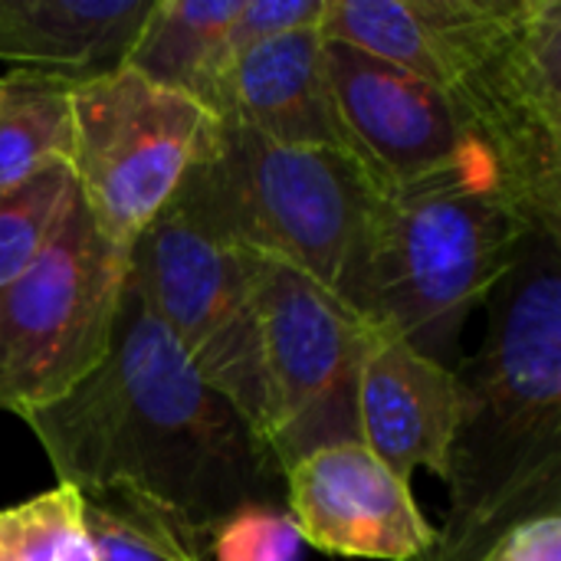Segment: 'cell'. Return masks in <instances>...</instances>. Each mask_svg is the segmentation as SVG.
<instances>
[{"label": "cell", "mask_w": 561, "mask_h": 561, "mask_svg": "<svg viewBox=\"0 0 561 561\" xmlns=\"http://www.w3.org/2000/svg\"><path fill=\"white\" fill-rule=\"evenodd\" d=\"M457 414V368L417 352L404 339L368 329L355 394L362 447L408 483L417 470L444 480Z\"/></svg>", "instance_id": "obj_12"}, {"label": "cell", "mask_w": 561, "mask_h": 561, "mask_svg": "<svg viewBox=\"0 0 561 561\" xmlns=\"http://www.w3.org/2000/svg\"><path fill=\"white\" fill-rule=\"evenodd\" d=\"M240 7L243 0H151L125 66L201 102L217 76L224 36Z\"/></svg>", "instance_id": "obj_16"}, {"label": "cell", "mask_w": 561, "mask_h": 561, "mask_svg": "<svg viewBox=\"0 0 561 561\" xmlns=\"http://www.w3.org/2000/svg\"><path fill=\"white\" fill-rule=\"evenodd\" d=\"M253 260L263 444L286 473L319 447L358 440L355 394L368 325L293 266L260 253Z\"/></svg>", "instance_id": "obj_9"}, {"label": "cell", "mask_w": 561, "mask_h": 561, "mask_svg": "<svg viewBox=\"0 0 561 561\" xmlns=\"http://www.w3.org/2000/svg\"><path fill=\"white\" fill-rule=\"evenodd\" d=\"M128 279L181 352L263 440L256 260L184 191L128 253Z\"/></svg>", "instance_id": "obj_5"}, {"label": "cell", "mask_w": 561, "mask_h": 561, "mask_svg": "<svg viewBox=\"0 0 561 561\" xmlns=\"http://www.w3.org/2000/svg\"><path fill=\"white\" fill-rule=\"evenodd\" d=\"M322 62L345 154L381 201L447 187L503 194L490 151L440 85L335 39L322 43Z\"/></svg>", "instance_id": "obj_10"}, {"label": "cell", "mask_w": 561, "mask_h": 561, "mask_svg": "<svg viewBox=\"0 0 561 561\" xmlns=\"http://www.w3.org/2000/svg\"><path fill=\"white\" fill-rule=\"evenodd\" d=\"M529 220L486 187L381 201L362 270L358 319L444 362L467 316L510 276Z\"/></svg>", "instance_id": "obj_4"}, {"label": "cell", "mask_w": 561, "mask_h": 561, "mask_svg": "<svg viewBox=\"0 0 561 561\" xmlns=\"http://www.w3.org/2000/svg\"><path fill=\"white\" fill-rule=\"evenodd\" d=\"M283 500L299 539L325 556L434 559L437 529L424 519L411 483L358 440L319 447L286 467Z\"/></svg>", "instance_id": "obj_11"}, {"label": "cell", "mask_w": 561, "mask_h": 561, "mask_svg": "<svg viewBox=\"0 0 561 561\" xmlns=\"http://www.w3.org/2000/svg\"><path fill=\"white\" fill-rule=\"evenodd\" d=\"M0 561H92L82 523V493L53 490L0 510Z\"/></svg>", "instance_id": "obj_19"}, {"label": "cell", "mask_w": 561, "mask_h": 561, "mask_svg": "<svg viewBox=\"0 0 561 561\" xmlns=\"http://www.w3.org/2000/svg\"><path fill=\"white\" fill-rule=\"evenodd\" d=\"M322 10H325V0H243L240 13L233 16L230 30L224 36L217 72L243 49H253V46H260L273 36H283L289 30H299V26H319Z\"/></svg>", "instance_id": "obj_22"}, {"label": "cell", "mask_w": 561, "mask_h": 561, "mask_svg": "<svg viewBox=\"0 0 561 561\" xmlns=\"http://www.w3.org/2000/svg\"><path fill=\"white\" fill-rule=\"evenodd\" d=\"M0 59L13 62V46H10V13H7V0H0Z\"/></svg>", "instance_id": "obj_24"}, {"label": "cell", "mask_w": 561, "mask_h": 561, "mask_svg": "<svg viewBox=\"0 0 561 561\" xmlns=\"http://www.w3.org/2000/svg\"><path fill=\"white\" fill-rule=\"evenodd\" d=\"M151 0H7L10 66L92 79L125 66Z\"/></svg>", "instance_id": "obj_15"}, {"label": "cell", "mask_w": 561, "mask_h": 561, "mask_svg": "<svg viewBox=\"0 0 561 561\" xmlns=\"http://www.w3.org/2000/svg\"><path fill=\"white\" fill-rule=\"evenodd\" d=\"M513 0H325L319 33L447 89Z\"/></svg>", "instance_id": "obj_14"}, {"label": "cell", "mask_w": 561, "mask_h": 561, "mask_svg": "<svg viewBox=\"0 0 561 561\" xmlns=\"http://www.w3.org/2000/svg\"><path fill=\"white\" fill-rule=\"evenodd\" d=\"M128 279L76 201L49 250L0 289V411L20 421L69 394L105 358Z\"/></svg>", "instance_id": "obj_7"}, {"label": "cell", "mask_w": 561, "mask_h": 561, "mask_svg": "<svg viewBox=\"0 0 561 561\" xmlns=\"http://www.w3.org/2000/svg\"><path fill=\"white\" fill-rule=\"evenodd\" d=\"M486 306L483 345L457 368L431 561H483L513 526L561 513V237L536 233Z\"/></svg>", "instance_id": "obj_2"}, {"label": "cell", "mask_w": 561, "mask_h": 561, "mask_svg": "<svg viewBox=\"0 0 561 561\" xmlns=\"http://www.w3.org/2000/svg\"><path fill=\"white\" fill-rule=\"evenodd\" d=\"M493 158L506 201L561 237V0H513L444 89Z\"/></svg>", "instance_id": "obj_8"}, {"label": "cell", "mask_w": 561, "mask_h": 561, "mask_svg": "<svg viewBox=\"0 0 561 561\" xmlns=\"http://www.w3.org/2000/svg\"><path fill=\"white\" fill-rule=\"evenodd\" d=\"M302 539L283 506L253 503L230 513L214 539L210 556L214 561H299Z\"/></svg>", "instance_id": "obj_21"}, {"label": "cell", "mask_w": 561, "mask_h": 561, "mask_svg": "<svg viewBox=\"0 0 561 561\" xmlns=\"http://www.w3.org/2000/svg\"><path fill=\"white\" fill-rule=\"evenodd\" d=\"M82 523L92 561H201L164 523L125 500L82 496Z\"/></svg>", "instance_id": "obj_20"}, {"label": "cell", "mask_w": 561, "mask_h": 561, "mask_svg": "<svg viewBox=\"0 0 561 561\" xmlns=\"http://www.w3.org/2000/svg\"><path fill=\"white\" fill-rule=\"evenodd\" d=\"M72 82L30 66H10L0 76V194L66 164Z\"/></svg>", "instance_id": "obj_17"}, {"label": "cell", "mask_w": 561, "mask_h": 561, "mask_svg": "<svg viewBox=\"0 0 561 561\" xmlns=\"http://www.w3.org/2000/svg\"><path fill=\"white\" fill-rule=\"evenodd\" d=\"M319 26H299L237 53L201 105L217 125L253 131L276 145L345 151L322 62Z\"/></svg>", "instance_id": "obj_13"}, {"label": "cell", "mask_w": 561, "mask_h": 561, "mask_svg": "<svg viewBox=\"0 0 561 561\" xmlns=\"http://www.w3.org/2000/svg\"><path fill=\"white\" fill-rule=\"evenodd\" d=\"M210 125L201 102L128 66L72 82L66 164L85 214L112 247L131 253L178 197Z\"/></svg>", "instance_id": "obj_6"}, {"label": "cell", "mask_w": 561, "mask_h": 561, "mask_svg": "<svg viewBox=\"0 0 561 561\" xmlns=\"http://www.w3.org/2000/svg\"><path fill=\"white\" fill-rule=\"evenodd\" d=\"M23 421L59 483L145 510L201 561L230 513L283 496L276 457L201 378L131 279L95 371Z\"/></svg>", "instance_id": "obj_1"}, {"label": "cell", "mask_w": 561, "mask_h": 561, "mask_svg": "<svg viewBox=\"0 0 561 561\" xmlns=\"http://www.w3.org/2000/svg\"><path fill=\"white\" fill-rule=\"evenodd\" d=\"M181 191L240 247L293 266L358 316L378 191L335 148L210 125Z\"/></svg>", "instance_id": "obj_3"}, {"label": "cell", "mask_w": 561, "mask_h": 561, "mask_svg": "<svg viewBox=\"0 0 561 561\" xmlns=\"http://www.w3.org/2000/svg\"><path fill=\"white\" fill-rule=\"evenodd\" d=\"M483 561H561V513L513 526Z\"/></svg>", "instance_id": "obj_23"}, {"label": "cell", "mask_w": 561, "mask_h": 561, "mask_svg": "<svg viewBox=\"0 0 561 561\" xmlns=\"http://www.w3.org/2000/svg\"><path fill=\"white\" fill-rule=\"evenodd\" d=\"M76 201L79 191L69 164H53L0 194V289L49 250Z\"/></svg>", "instance_id": "obj_18"}]
</instances>
